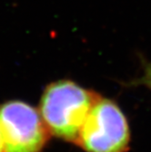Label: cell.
<instances>
[{"mask_svg": "<svg viewBox=\"0 0 151 152\" xmlns=\"http://www.w3.org/2000/svg\"><path fill=\"white\" fill-rule=\"evenodd\" d=\"M99 96L69 80L52 83L43 93L40 114L50 133L77 142L81 128Z\"/></svg>", "mask_w": 151, "mask_h": 152, "instance_id": "6da1fadb", "label": "cell"}, {"mask_svg": "<svg viewBox=\"0 0 151 152\" xmlns=\"http://www.w3.org/2000/svg\"><path fill=\"white\" fill-rule=\"evenodd\" d=\"M129 129L120 108L108 99H98L81 128L77 144L87 152H125Z\"/></svg>", "mask_w": 151, "mask_h": 152, "instance_id": "7a4b0ae2", "label": "cell"}, {"mask_svg": "<svg viewBox=\"0 0 151 152\" xmlns=\"http://www.w3.org/2000/svg\"><path fill=\"white\" fill-rule=\"evenodd\" d=\"M0 133L5 152H40L50 132L36 108L13 100L0 105Z\"/></svg>", "mask_w": 151, "mask_h": 152, "instance_id": "3957f363", "label": "cell"}, {"mask_svg": "<svg viewBox=\"0 0 151 152\" xmlns=\"http://www.w3.org/2000/svg\"><path fill=\"white\" fill-rule=\"evenodd\" d=\"M146 81L148 84V86L151 88V65H149L147 67V70H146Z\"/></svg>", "mask_w": 151, "mask_h": 152, "instance_id": "277c9868", "label": "cell"}, {"mask_svg": "<svg viewBox=\"0 0 151 152\" xmlns=\"http://www.w3.org/2000/svg\"><path fill=\"white\" fill-rule=\"evenodd\" d=\"M0 152H5V148H4V142H3V139L1 133H0Z\"/></svg>", "mask_w": 151, "mask_h": 152, "instance_id": "5b68a950", "label": "cell"}]
</instances>
